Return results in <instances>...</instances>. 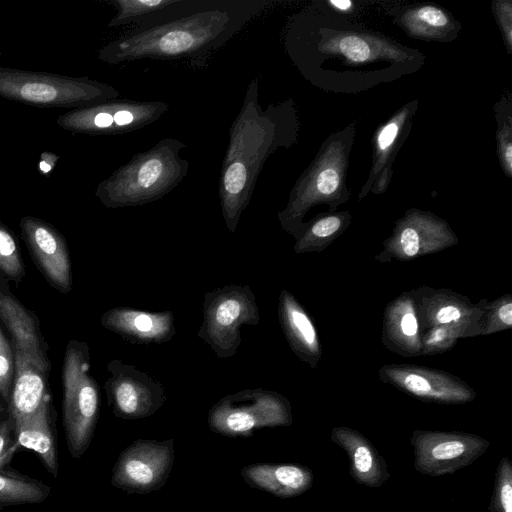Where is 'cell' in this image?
I'll list each match as a JSON object with an SVG mask.
<instances>
[{
    "mask_svg": "<svg viewBox=\"0 0 512 512\" xmlns=\"http://www.w3.org/2000/svg\"><path fill=\"white\" fill-rule=\"evenodd\" d=\"M0 321L9 331L12 345L50 371L48 345L42 336L39 320L10 293L8 284L0 286Z\"/></svg>",
    "mask_w": 512,
    "mask_h": 512,
    "instance_id": "obj_19",
    "label": "cell"
},
{
    "mask_svg": "<svg viewBox=\"0 0 512 512\" xmlns=\"http://www.w3.org/2000/svg\"><path fill=\"white\" fill-rule=\"evenodd\" d=\"M14 443V430L9 417L0 421V469L4 468L10 462L8 450Z\"/></svg>",
    "mask_w": 512,
    "mask_h": 512,
    "instance_id": "obj_33",
    "label": "cell"
},
{
    "mask_svg": "<svg viewBox=\"0 0 512 512\" xmlns=\"http://www.w3.org/2000/svg\"><path fill=\"white\" fill-rule=\"evenodd\" d=\"M15 370V356L12 342L9 341L0 325V397L7 406L10 400Z\"/></svg>",
    "mask_w": 512,
    "mask_h": 512,
    "instance_id": "obj_30",
    "label": "cell"
},
{
    "mask_svg": "<svg viewBox=\"0 0 512 512\" xmlns=\"http://www.w3.org/2000/svg\"><path fill=\"white\" fill-rule=\"evenodd\" d=\"M489 512H512V463L503 456L497 466Z\"/></svg>",
    "mask_w": 512,
    "mask_h": 512,
    "instance_id": "obj_29",
    "label": "cell"
},
{
    "mask_svg": "<svg viewBox=\"0 0 512 512\" xmlns=\"http://www.w3.org/2000/svg\"><path fill=\"white\" fill-rule=\"evenodd\" d=\"M498 316L504 324L508 326L512 325V304L507 303L500 307Z\"/></svg>",
    "mask_w": 512,
    "mask_h": 512,
    "instance_id": "obj_38",
    "label": "cell"
},
{
    "mask_svg": "<svg viewBox=\"0 0 512 512\" xmlns=\"http://www.w3.org/2000/svg\"><path fill=\"white\" fill-rule=\"evenodd\" d=\"M355 133V122H351L323 141L292 187L286 207L278 213L283 229L293 234L301 231L302 217L316 204L327 203L333 209L348 201L347 172Z\"/></svg>",
    "mask_w": 512,
    "mask_h": 512,
    "instance_id": "obj_5",
    "label": "cell"
},
{
    "mask_svg": "<svg viewBox=\"0 0 512 512\" xmlns=\"http://www.w3.org/2000/svg\"><path fill=\"white\" fill-rule=\"evenodd\" d=\"M186 147L177 138H162L102 180L95 196L107 208L136 207L161 199L188 174L189 162L181 157Z\"/></svg>",
    "mask_w": 512,
    "mask_h": 512,
    "instance_id": "obj_4",
    "label": "cell"
},
{
    "mask_svg": "<svg viewBox=\"0 0 512 512\" xmlns=\"http://www.w3.org/2000/svg\"><path fill=\"white\" fill-rule=\"evenodd\" d=\"M51 487L11 468L0 469V510L18 505L41 504Z\"/></svg>",
    "mask_w": 512,
    "mask_h": 512,
    "instance_id": "obj_24",
    "label": "cell"
},
{
    "mask_svg": "<svg viewBox=\"0 0 512 512\" xmlns=\"http://www.w3.org/2000/svg\"><path fill=\"white\" fill-rule=\"evenodd\" d=\"M101 325L133 344L168 342L176 333L171 311L148 312L129 307H115L104 312Z\"/></svg>",
    "mask_w": 512,
    "mask_h": 512,
    "instance_id": "obj_16",
    "label": "cell"
},
{
    "mask_svg": "<svg viewBox=\"0 0 512 512\" xmlns=\"http://www.w3.org/2000/svg\"><path fill=\"white\" fill-rule=\"evenodd\" d=\"M63 428L69 453L84 455L92 441L99 415L100 393L90 375L89 348L86 342H68L62 368Z\"/></svg>",
    "mask_w": 512,
    "mask_h": 512,
    "instance_id": "obj_7",
    "label": "cell"
},
{
    "mask_svg": "<svg viewBox=\"0 0 512 512\" xmlns=\"http://www.w3.org/2000/svg\"><path fill=\"white\" fill-rule=\"evenodd\" d=\"M0 275L19 284L25 277L18 241L13 232L0 220Z\"/></svg>",
    "mask_w": 512,
    "mask_h": 512,
    "instance_id": "obj_28",
    "label": "cell"
},
{
    "mask_svg": "<svg viewBox=\"0 0 512 512\" xmlns=\"http://www.w3.org/2000/svg\"><path fill=\"white\" fill-rule=\"evenodd\" d=\"M58 159V156L50 152L43 153L39 161V170L47 174L54 167Z\"/></svg>",
    "mask_w": 512,
    "mask_h": 512,
    "instance_id": "obj_37",
    "label": "cell"
},
{
    "mask_svg": "<svg viewBox=\"0 0 512 512\" xmlns=\"http://www.w3.org/2000/svg\"><path fill=\"white\" fill-rule=\"evenodd\" d=\"M8 281L0 275V286L7 285Z\"/></svg>",
    "mask_w": 512,
    "mask_h": 512,
    "instance_id": "obj_41",
    "label": "cell"
},
{
    "mask_svg": "<svg viewBox=\"0 0 512 512\" xmlns=\"http://www.w3.org/2000/svg\"><path fill=\"white\" fill-rule=\"evenodd\" d=\"M184 0H111L115 15L107 24L108 28L134 25L141 26L157 20L164 14L179 7Z\"/></svg>",
    "mask_w": 512,
    "mask_h": 512,
    "instance_id": "obj_25",
    "label": "cell"
},
{
    "mask_svg": "<svg viewBox=\"0 0 512 512\" xmlns=\"http://www.w3.org/2000/svg\"><path fill=\"white\" fill-rule=\"evenodd\" d=\"M259 78L250 81L242 106L229 128L219 179V199L227 229L234 233L249 205L258 177L269 157L297 142L299 119L293 99L259 102Z\"/></svg>",
    "mask_w": 512,
    "mask_h": 512,
    "instance_id": "obj_3",
    "label": "cell"
},
{
    "mask_svg": "<svg viewBox=\"0 0 512 512\" xmlns=\"http://www.w3.org/2000/svg\"><path fill=\"white\" fill-rule=\"evenodd\" d=\"M268 4L266 0H184L157 20L109 42L97 57L110 65L143 59L204 65Z\"/></svg>",
    "mask_w": 512,
    "mask_h": 512,
    "instance_id": "obj_2",
    "label": "cell"
},
{
    "mask_svg": "<svg viewBox=\"0 0 512 512\" xmlns=\"http://www.w3.org/2000/svg\"><path fill=\"white\" fill-rule=\"evenodd\" d=\"M401 330L406 336H414L418 330V324L412 313H406L401 319Z\"/></svg>",
    "mask_w": 512,
    "mask_h": 512,
    "instance_id": "obj_36",
    "label": "cell"
},
{
    "mask_svg": "<svg viewBox=\"0 0 512 512\" xmlns=\"http://www.w3.org/2000/svg\"><path fill=\"white\" fill-rule=\"evenodd\" d=\"M202 312L197 336L218 358L234 356L242 341L240 328L260 322L256 298L248 285L228 284L206 292Z\"/></svg>",
    "mask_w": 512,
    "mask_h": 512,
    "instance_id": "obj_8",
    "label": "cell"
},
{
    "mask_svg": "<svg viewBox=\"0 0 512 512\" xmlns=\"http://www.w3.org/2000/svg\"><path fill=\"white\" fill-rule=\"evenodd\" d=\"M8 417H9V415H8L7 406L2 404L0 401V421L6 420V419H8Z\"/></svg>",
    "mask_w": 512,
    "mask_h": 512,
    "instance_id": "obj_40",
    "label": "cell"
},
{
    "mask_svg": "<svg viewBox=\"0 0 512 512\" xmlns=\"http://www.w3.org/2000/svg\"><path fill=\"white\" fill-rule=\"evenodd\" d=\"M51 398L30 418L13 426L14 443L8 450V457L20 449L34 451L43 466L55 478L58 476V453L51 421Z\"/></svg>",
    "mask_w": 512,
    "mask_h": 512,
    "instance_id": "obj_22",
    "label": "cell"
},
{
    "mask_svg": "<svg viewBox=\"0 0 512 512\" xmlns=\"http://www.w3.org/2000/svg\"><path fill=\"white\" fill-rule=\"evenodd\" d=\"M388 13L407 36L416 40L452 42L462 28L451 12L435 4L392 7Z\"/></svg>",
    "mask_w": 512,
    "mask_h": 512,
    "instance_id": "obj_18",
    "label": "cell"
},
{
    "mask_svg": "<svg viewBox=\"0 0 512 512\" xmlns=\"http://www.w3.org/2000/svg\"><path fill=\"white\" fill-rule=\"evenodd\" d=\"M497 123L496 144L500 167L505 176L512 177V101L503 95L494 105Z\"/></svg>",
    "mask_w": 512,
    "mask_h": 512,
    "instance_id": "obj_27",
    "label": "cell"
},
{
    "mask_svg": "<svg viewBox=\"0 0 512 512\" xmlns=\"http://www.w3.org/2000/svg\"><path fill=\"white\" fill-rule=\"evenodd\" d=\"M460 316H461V313H460L459 309L454 306L443 307L436 314V318H437L438 322H440L442 324L456 321L460 318Z\"/></svg>",
    "mask_w": 512,
    "mask_h": 512,
    "instance_id": "obj_35",
    "label": "cell"
},
{
    "mask_svg": "<svg viewBox=\"0 0 512 512\" xmlns=\"http://www.w3.org/2000/svg\"><path fill=\"white\" fill-rule=\"evenodd\" d=\"M331 440L347 455L349 474L359 485L380 488L391 474L384 457L362 433L348 427H335Z\"/></svg>",
    "mask_w": 512,
    "mask_h": 512,
    "instance_id": "obj_20",
    "label": "cell"
},
{
    "mask_svg": "<svg viewBox=\"0 0 512 512\" xmlns=\"http://www.w3.org/2000/svg\"><path fill=\"white\" fill-rule=\"evenodd\" d=\"M285 47L307 80L320 88L344 93L414 73L425 61L420 51L383 34L345 22L326 25L314 10L292 18Z\"/></svg>",
    "mask_w": 512,
    "mask_h": 512,
    "instance_id": "obj_1",
    "label": "cell"
},
{
    "mask_svg": "<svg viewBox=\"0 0 512 512\" xmlns=\"http://www.w3.org/2000/svg\"><path fill=\"white\" fill-rule=\"evenodd\" d=\"M417 109V99L404 104L374 131L371 140L372 164L368 178L359 191V200L370 193L382 194L389 188L393 163L409 136Z\"/></svg>",
    "mask_w": 512,
    "mask_h": 512,
    "instance_id": "obj_14",
    "label": "cell"
},
{
    "mask_svg": "<svg viewBox=\"0 0 512 512\" xmlns=\"http://www.w3.org/2000/svg\"><path fill=\"white\" fill-rule=\"evenodd\" d=\"M174 452V439H136L119 454L110 482L127 494L159 490L172 471Z\"/></svg>",
    "mask_w": 512,
    "mask_h": 512,
    "instance_id": "obj_12",
    "label": "cell"
},
{
    "mask_svg": "<svg viewBox=\"0 0 512 512\" xmlns=\"http://www.w3.org/2000/svg\"><path fill=\"white\" fill-rule=\"evenodd\" d=\"M414 469L420 474L440 477L454 474L473 464L491 442L465 432L415 430L410 438Z\"/></svg>",
    "mask_w": 512,
    "mask_h": 512,
    "instance_id": "obj_11",
    "label": "cell"
},
{
    "mask_svg": "<svg viewBox=\"0 0 512 512\" xmlns=\"http://www.w3.org/2000/svg\"><path fill=\"white\" fill-rule=\"evenodd\" d=\"M349 218L348 212L320 216L307 228L297 248L303 247L312 239L328 238L342 229Z\"/></svg>",
    "mask_w": 512,
    "mask_h": 512,
    "instance_id": "obj_31",
    "label": "cell"
},
{
    "mask_svg": "<svg viewBox=\"0 0 512 512\" xmlns=\"http://www.w3.org/2000/svg\"><path fill=\"white\" fill-rule=\"evenodd\" d=\"M240 474L249 486L281 499L300 496L314 483L313 471L301 464L256 463L244 466Z\"/></svg>",
    "mask_w": 512,
    "mask_h": 512,
    "instance_id": "obj_21",
    "label": "cell"
},
{
    "mask_svg": "<svg viewBox=\"0 0 512 512\" xmlns=\"http://www.w3.org/2000/svg\"><path fill=\"white\" fill-rule=\"evenodd\" d=\"M320 7L327 9L330 15L339 17L354 16L357 10L356 2L351 0H326L320 3Z\"/></svg>",
    "mask_w": 512,
    "mask_h": 512,
    "instance_id": "obj_34",
    "label": "cell"
},
{
    "mask_svg": "<svg viewBox=\"0 0 512 512\" xmlns=\"http://www.w3.org/2000/svg\"><path fill=\"white\" fill-rule=\"evenodd\" d=\"M21 236L48 283L62 293L72 289L71 260L67 242L50 223L34 216L20 220Z\"/></svg>",
    "mask_w": 512,
    "mask_h": 512,
    "instance_id": "obj_15",
    "label": "cell"
},
{
    "mask_svg": "<svg viewBox=\"0 0 512 512\" xmlns=\"http://www.w3.org/2000/svg\"><path fill=\"white\" fill-rule=\"evenodd\" d=\"M444 337H445V331L442 329H438V330L434 331L433 334L431 335V337L429 338V343L439 342V341L443 340Z\"/></svg>",
    "mask_w": 512,
    "mask_h": 512,
    "instance_id": "obj_39",
    "label": "cell"
},
{
    "mask_svg": "<svg viewBox=\"0 0 512 512\" xmlns=\"http://www.w3.org/2000/svg\"><path fill=\"white\" fill-rule=\"evenodd\" d=\"M207 421L214 433L249 438L260 428L290 426L291 406L283 395L275 391L244 389L216 402L208 412Z\"/></svg>",
    "mask_w": 512,
    "mask_h": 512,
    "instance_id": "obj_9",
    "label": "cell"
},
{
    "mask_svg": "<svg viewBox=\"0 0 512 512\" xmlns=\"http://www.w3.org/2000/svg\"><path fill=\"white\" fill-rule=\"evenodd\" d=\"M169 105L163 101L114 99L89 107L72 109L60 115L61 128L85 135H120L158 121Z\"/></svg>",
    "mask_w": 512,
    "mask_h": 512,
    "instance_id": "obj_10",
    "label": "cell"
},
{
    "mask_svg": "<svg viewBox=\"0 0 512 512\" xmlns=\"http://www.w3.org/2000/svg\"><path fill=\"white\" fill-rule=\"evenodd\" d=\"M400 379L401 387L418 397L448 403L465 402L471 398L467 392L453 386L433 384L428 377L417 372L409 371Z\"/></svg>",
    "mask_w": 512,
    "mask_h": 512,
    "instance_id": "obj_26",
    "label": "cell"
},
{
    "mask_svg": "<svg viewBox=\"0 0 512 512\" xmlns=\"http://www.w3.org/2000/svg\"><path fill=\"white\" fill-rule=\"evenodd\" d=\"M13 350L15 370L7 410L14 426L34 415L50 399V393L49 370L40 366L18 347L13 346Z\"/></svg>",
    "mask_w": 512,
    "mask_h": 512,
    "instance_id": "obj_17",
    "label": "cell"
},
{
    "mask_svg": "<svg viewBox=\"0 0 512 512\" xmlns=\"http://www.w3.org/2000/svg\"><path fill=\"white\" fill-rule=\"evenodd\" d=\"M0 96L39 108H83L119 97L107 83L88 77L0 67Z\"/></svg>",
    "mask_w": 512,
    "mask_h": 512,
    "instance_id": "obj_6",
    "label": "cell"
},
{
    "mask_svg": "<svg viewBox=\"0 0 512 512\" xmlns=\"http://www.w3.org/2000/svg\"><path fill=\"white\" fill-rule=\"evenodd\" d=\"M107 369L110 377L104 384L108 404L113 414L124 420H137L155 414L165 403L164 386L121 360H111Z\"/></svg>",
    "mask_w": 512,
    "mask_h": 512,
    "instance_id": "obj_13",
    "label": "cell"
},
{
    "mask_svg": "<svg viewBox=\"0 0 512 512\" xmlns=\"http://www.w3.org/2000/svg\"><path fill=\"white\" fill-rule=\"evenodd\" d=\"M278 315L285 335L299 355L315 353L318 349L317 334L310 318L294 297L283 290L279 297Z\"/></svg>",
    "mask_w": 512,
    "mask_h": 512,
    "instance_id": "obj_23",
    "label": "cell"
},
{
    "mask_svg": "<svg viewBox=\"0 0 512 512\" xmlns=\"http://www.w3.org/2000/svg\"><path fill=\"white\" fill-rule=\"evenodd\" d=\"M491 10L498 24L502 39L509 55L512 54V1L493 0Z\"/></svg>",
    "mask_w": 512,
    "mask_h": 512,
    "instance_id": "obj_32",
    "label": "cell"
}]
</instances>
